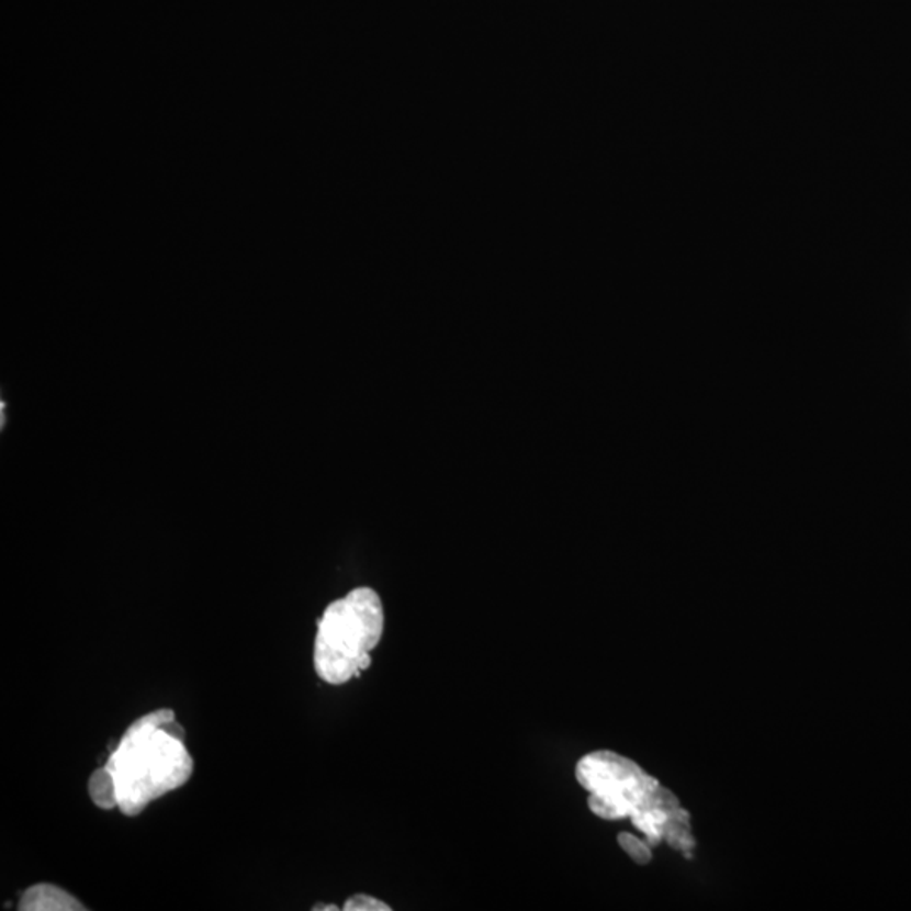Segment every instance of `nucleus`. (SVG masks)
<instances>
[{"label": "nucleus", "mask_w": 911, "mask_h": 911, "mask_svg": "<svg viewBox=\"0 0 911 911\" xmlns=\"http://www.w3.org/2000/svg\"><path fill=\"white\" fill-rule=\"evenodd\" d=\"M338 910H339V908L336 907V904H328V903L316 904V907H313V911H338Z\"/></svg>", "instance_id": "8"}, {"label": "nucleus", "mask_w": 911, "mask_h": 911, "mask_svg": "<svg viewBox=\"0 0 911 911\" xmlns=\"http://www.w3.org/2000/svg\"><path fill=\"white\" fill-rule=\"evenodd\" d=\"M105 766L115 781L117 809L134 817L187 784L194 763L175 712L157 709L128 726Z\"/></svg>", "instance_id": "2"}, {"label": "nucleus", "mask_w": 911, "mask_h": 911, "mask_svg": "<svg viewBox=\"0 0 911 911\" xmlns=\"http://www.w3.org/2000/svg\"><path fill=\"white\" fill-rule=\"evenodd\" d=\"M618 844L623 847L625 853L631 857L637 864H649L652 861V846H650L649 842L642 841V839H638L637 835L628 834V832H621L618 835Z\"/></svg>", "instance_id": "6"}, {"label": "nucleus", "mask_w": 911, "mask_h": 911, "mask_svg": "<svg viewBox=\"0 0 911 911\" xmlns=\"http://www.w3.org/2000/svg\"><path fill=\"white\" fill-rule=\"evenodd\" d=\"M22 911H83L87 908L68 891L49 882H40L24 891L19 900Z\"/></svg>", "instance_id": "4"}, {"label": "nucleus", "mask_w": 911, "mask_h": 911, "mask_svg": "<svg viewBox=\"0 0 911 911\" xmlns=\"http://www.w3.org/2000/svg\"><path fill=\"white\" fill-rule=\"evenodd\" d=\"M576 778L589 794L591 812L599 819H630L650 846L665 841L678 853L693 857L696 839L689 812L642 766L615 751H593L577 762Z\"/></svg>", "instance_id": "1"}, {"label": "nucleus", "mask_w": 911, "mask_h": 911, "mask_svg": "<svg viewBox=\"0 0 911 911\" xmlns=\"http://www.w3.org/2000/svg\"><path fill=\"white\" fill-rule=\"evenodd\" d=\"M88 794H90L91 802L95 803L99 809H117L115 781L105 765L91 773L90 780H88Z\"/></svg>", "instance_id": "5"}, {"label": "nucleus", "mask_w": 911, "mask_h": 911, "mask_svg": "<svg viewBox=\"0 0 911 911\" xmlns=\"http://www.w3.org/2000/svg\"><path fill=\"white\" fill-rule=\"evenodd\" d=\"M385 615L380 596L357 587L336 599L317 621L314 671L331 686H344L372 665V652L382 640Z\"/></svg>", "instance_id": "3"}, {"label": "nucleus", "mask_w": 911, "mask_h": 911, "mask_svg": "<svg viewBox=\"0 0 911 911\" xmlns=\"http://www.w3.org/2000/svg\"><path fill=\"white\" fill-rule=\"evenodd\" d=\"M345 911H391L392 908L385 901L376 900L370 895H353L348 898L344 907Z\"/></svg>", "instance_id": "7"}]
</instances>
